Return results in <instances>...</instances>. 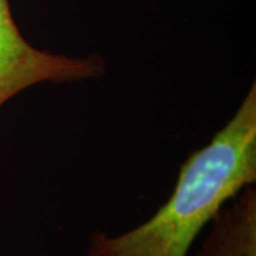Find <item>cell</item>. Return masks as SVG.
Masks as SVG:
<instances>
[{
  "label": "cell",
  "instance_id": "cell-2",
  "mask_svg": "<svg viewBox=\"0 0 256 256\" xmlns=\"http://www.w3.org/2000/svg\"><path fill=\"white\" fill-rule=\"evenodd\" d=\"M106 73L98 56L68 57L30 46L20 34L8 0H0V107L38 82H82Z\"/></svg>",
  "mask_w": 256,
  "mask_h": 256
},
{
  "label": "cell",
  "instance_id": "cell-3",
  "mask_svg": "<svg viewBox=\"0 0 256 256\" xmlns=\"http://www.w3.org/2000/svg\"><path fill=\"white\" fill-rule=\"evenodd\" d=\"M194 256H256V190L245 186L210 220Z\"/></svg>",
  "mask_w": 256,
  "mask_h": 256
},
{
  "label": "cell",
  "instance_id": "cell-1",
  "mask_svg": "<svg viewBox=\"0 0 256 256\" xmlns=\"http://www.w3.org/2000/svg\"><path fill=\"white\" fill-rule=\"evenodd\" d=\"M255 181L254 82L228 122L181 165L164 205L127 232H92L86 256H190L194 242L220 208Z\"/></svg>",
  "mask_w": 256,
  "mask_h": 256
}]
</instances>
